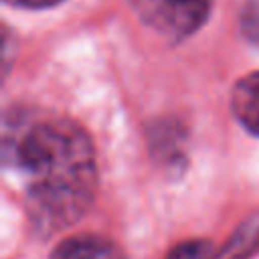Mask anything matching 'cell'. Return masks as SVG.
Returning <instances> with one entry per match:
<instances>
[{
    "label": "cell",
    "instance_id": "cell-1",
    "mask_svg": "<svg viewBox=\"0 0 259 259\" xmlns=\"http://www.w3.org/2000/svg\"><path fill=\"white\" fill-rule=\"evenodd\" d=\"M16 164L26 178V212L45 235L73 225L91 204L97 186L95 152L77 123H34L18 140Z\"/></svg>",
    "mask_w": 259,
    "mask_h": 259
},
{
    "label": "cell",
    "instance_id": "cell-2",
    "mask_svg": "<svg viewBox=\"0 0 259 259\" xmlns=\"http://www.w3.org/2000/svg\"><path fill=\"white\" fill-rule=\"evenodd\" d=\"M212 0H130L134 12L158 34L182 40L208 18Z\"/></svg>",
    "mask_w": 259,
    "mask_h": 259
},
{
    "label": "cell",
    "instance_id": "cell-3",
    "mask_svg": "<svg viewBox=\"0 0 259 259\" xmlns=\"http://www.w3.org/2000/svg\"><path fill=\"white\" fill-rule=\"evenodd\" d=\"M51 259H125V255L107 237L73 235L53 249Z\"/></svg>",
    "mask_w": 259,
    "mask_h": 259
},
{
    "label": "cell",
    "instance_id": "cell-4",
    "mask_svg": "<svg viewBox=\"0 0 259 259\" xmlns=\"http://www.w3.org/2000/svg\"><path fill=\"white\" fill-rule=\"evenodd\" d=\"M231 107L241 125L259 136V71L237 81L231 93Z\"/></svg>",
    "mask_w": 259,
    "mask_h": 259
},
{
    "label": "cell",
    "instance_id": "cell-5",
    "mask_svg": "<svg viewBox=\"0 0 259 259\" xmlns=\"http://www.w3.org/2000/svg\"><path fill=\"white\" fill-rule=\"evenodd\" d=\"M208 255H210V245L204 241H194L176 247L168 259H208Z\"/></svg>",
    "mask_w": 259,
    "mask_h": 259
},
{
    "label": "cell",
    "instance_id": "cell-6",
    "mask_svg": "<svg viewBox=\"0 0 259 259\" xmlns=\"http://www.w3.org/2000/svg\"><path fill=\"white\" fill-rule=\"evenodd\" d=\"M243 26H245V32L259 42V0H255L253 4L247 6Z\"/></svg>",
    "mask_w": 259,
    "mask_h": 259
},
{
    "label": "cell",
    "instance_id": "cell-7",
    "mask_svg": "<svg viewBox=\"0 0 259 259\" xmlns=\"http://www.w3.org/2000/svg\"><path fill=\"white\" fill-rule=\"evenodd\" d=\"M6 2L12 6H20V8H49L63 0H6Z\"/></svg>",
    "mask_w": 259,
    "mask_h": 259
}]
</instances>
